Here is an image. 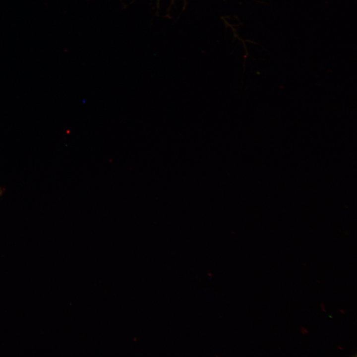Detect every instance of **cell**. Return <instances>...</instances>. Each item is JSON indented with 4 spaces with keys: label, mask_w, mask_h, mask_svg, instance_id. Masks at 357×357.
<instances>
[{
    "label": "cell",
    "mask_w": 357,
    "mask_h": 357,
    "mask_svg": "<svg viewBox=\"0 0 357 357\" xmlns=\"http://www.w3.org/2000/svg\"><path fill=\"white\" fill-rule=\"evenodd\" d=\"M339 311L342 314H345L346 312V311L343 309H340Z\"/></svg>",
    "instance_id": "obj_3"
},
{
    "label": "cell",
    "mask_w": 357,
    "mask_h": 357,
    "mask_svg": "<svg viewBox=\"0 0 357 357\" xmlns=\"http://www.w3.org/2000/svg\"><path fill=\"white\" fill-rule=\"evenodd\" d=\"M1 190H0V194Z\"/></svg>",
    "instance_id": "obj_5"
},
{
    "label": "cell",
    "mask_w": 357,
    "mask_h": 357,
    "mask_svg": "<svg viewBox=\"0 0 357 357\" xmlns=\"http://www.w3.org/2000/svg\"><path fill=\"white\" fill-rule=\"evenodd\" d=\"M338 349H339V350H343V347H341V346H338Z\"/></svg>",
    "instance_id": "obj_4"
},
{
    "label": "cell",
    "mask_w": 357,
    "mask_h": 357,
    "mask_svg": "<svg viewBox=\"0 0 357 357\" xmlns=\"http://www.w3.org/2000/svg\"><path fill=\"white\" fill-rule=\"evenodd\" d=\"M300 332L302 335H306L308 333L307 329L304 326L300 327Z\"/></svg>",
    "instance_id": "obj_1"
},
{
    "label": "cell",
    "mask_w": 357,
    "mask_h": 357,
    "mask_svg": "<svg viewBox=\"0 0 357 357\" xmlns=\"http://www.w3.org/2000/svg\"><path fill=\"white\" fill-rule=\"evenodd\" d=\"M320 305H321V307L322 310L323 312H326L325 304L323 303H321Z\"/></svg>",
    "instance_id": "obj_2"
}]
</instances>
